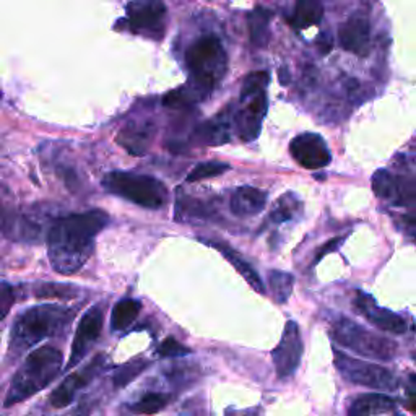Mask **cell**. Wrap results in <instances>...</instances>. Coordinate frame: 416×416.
I'll list each match as a JSON object with an SVG mask.
<instances>
[{"label": "cell", "instance_id": "obj_1", "mask_svg": "<svg viewBox=\"0 0 416 416\" xmlns=\"http://www.w3.org/2000/svg\"><path fill=\"white\" fill-rule=\"evenodd\" d=\"M108 223L109 215L98 208L55 220L48 234V256L55 272L74 275L85 266L94 251L97 236Z\"/></svg>", "mask_w": 416, "mask_h": 416}, {"label": "cell", "instance_id": "obj_2", "mask_svg": "<svg viewBox=\"0 0 416 416\" xmlns=\"http://www.w3.org/2000/svg\"><path fill=\"white\" fill-rule=\"evenodd\" d=\"M75 307L43 305L26 309L16 317L10 334L9 355L16 359L36 346L39 341L53 339L69 329L75 317Z\"/></svg>", "mask_w": 416, "mask_h": 416}, {"label": "cell", "instance_id": "obj_3", "mask_svg": "<svg viewBox=\"0 0 416 416\" xmlns=\"http://www.w3.org/2000/svg\"><path fill=\"white\" fill-rule=\"evenodd\" d=\"M62 366H64V356L54 346H41L28 353L23 364L16 369L10 382L4 407H12L46 389L58 378Z\"/></svg>", "mask_w": 416, "mask_h": 416}, {"label": "cell", "instance_id": "obj_4", "mask_svg": "<svg viewBox=\"0 0 416 416\" xmlns=\"http://www.w3.org/2000/svg\"><path fill=\"white\" fill-rule=\"evenodd\" d=\"M101 184L109 194L148 210H160L168 204L166 185L147 174L111 171Z\"/></svg>", "mask_w": 416, "mask_h": 416}, {"label": "cell", "instance_id": "obj_5", "mask_svg": "<svg viewBox=\"0 0 416 416\" xmlns=\"http://www.w3.org/2000/svg\"><path fill=\"white\" fill-rule=\"evenodd\" d=\"M226 53L217 36H204L185 50V65L190 72L189 80L210 93L226 72Z\"/></svg>", "mask_w": 416, "mask_h": 416}, {"label": "cell", "instance_id": "obj_6", "mask_svg": "<svg viewBox=\"0 0 416 416\" xmlns=\"http://www.w3.org/2000/svg\"><path fill=\"white\" fill-rule=\"evenodd\" d=\"M330 335L339 345L358 355L381 359V361H390L397 355V345L392 340L373 334L350 319L341 317L335 320Z\"/></svg>", "mask_w": 416, "mask_h": 416}, {"label": "cell", "instance_id": "obj_7", "mask_svg": "<svg viewBox=\"0 0 416 416\" xmlns=\"http://www.w3.org/2000/svg\"><path fill=\"white\" fill-rule=\"evenodd\" d=\"M334 358L336 369L348 382L378 390H393L398 385L395 376L379 364L359 361L336 348H334Z\"/></svg>", "mask_w": 416, "mask_h": 416}, {"label": "cell", "instance_id": "obj_8", "mask_svg": "<svg viewBox=\"0 0 416 416\" xmlns=\"http://www.w3.org/2000/svg\"><path fill=\"white\" fill-rule=\"evenodd\" d=\"M267 89H261V92L249 94H241V106L234 112L233 126L236 127L239 138L243 142H254L258 135H261L263 117L267 114Z\"/></svg>", "mask_w": 416, "mask_h": 416}, {"label": "cell", "instance_id": "obj_9", "mask_svg": "<svg viewBox=\"0 0 416 416\" xmlns=\"http://www.w3.org/2000/svg\"><path fill=\"white\" fill-rule=\"evenodd\" d=\"M104 302L94 305L83 314L80 322H78V329L75 332V339L72 343V350L69 361L65 364V371L75 368L80 364L92 346L99 339L101 330H103V320H104Z\"/></svg>", "mask_w": 416, "mask_h": 416}, {"label": "cell", "instance_id": "obj_10", "mask_svg": "<svg viewBox=\"0 0 416 416\" xmlns=\"http://www.w3.org/2000/svg\"><path fill=\"white\" fill-rule=\"evenodd\" d=\"M166 7L163 0H132L127 5V16L124 21L132 33L161 36L165 26Z\"/></svg>", "mask_w": 416, "mask_h": 416}, {"label": "cell", "instance_id": "obj_11", "mask_svg": "<svg viewBox=\"0 0 416 416\" xmlns=\"http://www.w3.org/2000/svg\"><path fill=\"white\" fill-rule=\"evenodd\" d=\"M302 351H305V345H302L300 325L295 320H288L280 343L272 351L275 373H277L278 379L291 378L296 373L301 364Z\"/></svg>", "mask_w": 416, "mask_h": 416}, {"label": "cell", "instance_id": "obj_12", "mask_svg": "<svg viewBox=\"0 0 416 416\" xmlns=\"http://www.w3.org/2000/svg\"><path fill=\"white\" fill-rule=\"evenodd\" d=\"M290 153L297 165L309 171L324 170L332 161L330 150L325 140L319 133L312 132L296 135L290 143Z\"/></svg>", "mask_w": 416, "mask_h": 416}, {"label": "cell", "instance_id": "obj_13", "mask_svg": "<svg viewBox=\"0 0 416 416\" xmlns=\"http://www.w3.org/2000/svg\"><path fill=\"white\" fill-rule=\"evenodd\" d=\"M106 368V356L98 355L92 363L87 364L85 368L77 371L75 374H70L69 378L60 382L59 387L50 393L49 405L54 408H65L74 402L78 390L87 387L97 376Z\"/></svg>", "mask_w": 416, "mask_h": 416}, {"label": "cell", "instance_id": "obj_14", "mask_svg": "<svg viewBox=\"0 0 416 416\" xmlns=\"http://www.w3.org/2000/svg\"><path fill=\"white\" fill-rule=\"evenodd\" d=\"M353 305H355L359 314H363V316L366 317L371 324H374L376 327L389 332V334L393 335H402L407 332V324H405V320L400 316L387 311V309L379 307L376 305L373 297L363 293V291H358Z\"/></svg>", "mask_w": 416, "mask_h": 416}, {"label": "cell", "instance_id": "obj_15", "mask_svg": "<svg viewBox=\"0 0 416 416\" xmlns=\"http://www.w3.org/2000/svg\"><path fill=\"white\" fill-rule=\"evenodd\" d=\"M340 46L359 55L366 58L371 49V26L369 21L364 16L353 15L348 18L339 30Z\"/></svg>", "mask_w": 416, "mask_h": 416}, {"label": "cell", "instance_id": "obj_16", "mask_svg": "<svg viewBox=\"0 0 416 416\" xmlns=\"http://www.w3.org/2000/svg\"><path fill=\"white\" fill-rule=\"evenodd\" d=\"M231 124H234V114L229 116L228 108L220 112L215 119L195 127L192 138L202 145H224L231 140Z\"/></svg>", "mask_w": 416, "mask_h": 416}, {"label": "cell", "instance_id": "obj_17", "mask_svg": "<svg viewBox=\"0 0 416 416\" xmlns=\"http://www.w3.org/2000/svg\"><path fill=\"white\" fill-rule=\"evenodd\" d=\"M4 234L12 241L20 243H39L43 234V226L35 218L25 213H4Z\"/></svg>", "mask_w": 416, "mask_h": 416}, {"label": "cell", "instance_id": "obj_18", "mask_svg": "<svg viewBox=\"0 0 416 416\" xmlns=\"http://www.w3.org/2000/svg\"><path fill=\"white\" fill-rule=\"evenodd\" d=\"M266 205L267 192L257 187H251V185H243V187L236 189L231 195V202H229L233 215L239 218L258 215Z\"/></svg>", "mask_w": 416, "mask_h": 416}, {"label": "cell", "instance_id": "obj_19", "mask_svg": "<svg viewBox=\"0 0 416 416\" xmlns=\"http://www.w3.org/2000/svg\"><path fill=\"white\" fill-rule=\"evenodd\" d=\"M200 241H202V243L208 244V246L215 247L218 252H221V254L226 257V261L231 263V266L236 270H238L241 275H243V278L252 286V288L257 291V293H261V295L267 293V290H266V286H263L262 278L258 277V273L256 272V268L252 267L251 263L247 262L246 258L241 256L238 251H234L231 246H228L226 243H223V241H213V239H200Z\"/></svg>", "mask_w": 416, "mask_h": 416}, {"label": "cell", "instance_id": "obj_20", "mask_svg": "<svg viewBox=\"0 0 416 416\" xmlns=\"http://www.w3.org/2000/svg\"><path fill=\"white\" fill-rule=\"evenodd\" d=\"M155 131L151 124H128L127 127H124L117 142H119L128 153L132 155H143L148 150L151 138H153Z\"/></svg>", "mask_w": 416, "mask_h": 416}, {"label": "cell", "instance_id": "obj_21", "mask_svg": "<svg viewBox=\"0 0 416 416\" xmlns=\"http://www.w3.org/2000/svg\"><path fill=\"white\" fill-rule=\"evenodd\" d=\"M174 218H176L179 223L208 220V218H212V210L210 205L205 204V202L194 199V197H190L189 194L181 192V189H177Z\"/></svg>", "mask_w": 416, "mask_h": 416}, {"label": "cell", "instance_id": "obj_22", "mask_svg": "<svg viewBox=\"0 0 416 416\" xmlns=\"http://www.w3.org/2000/svg\"><path fill=\"white\" fill-rule=\"evenodd\" d=\"M395 412V400L384 393H364L358 397L350 407V415L364 416V415H384Z\"/></svg>", "mask_w": 416, "mask_h": 416}, {"label": "cell", "instance_id": "obj_23", "mask_svg": "<svg viewBox=\"0 0 416 416\" xmlns=\"http://www.w3.org/2000/svg\"><path fill=\"white\" fill-rule=\"evenodd\" d=\"M302 213V202L293 192H286L275 202L272 212L268 213L266 224H283L296 220Z\"/></svg>", "mask_w": 416, "mask_h": 416}, {"label": "cell", "instance_id": "obj_24", "mask_svg": "<svg viewBox=\"0 0 416 416\" xmlns=\"http://www.w3.org/2000/svg\"><path fill=\"white\" fill-rule=\"evenodd\" d=\"M324 16V7L319 0H296L295 13L288 18V23L296 30L319 25Z\"/></svg>", "mask_w": 416, "mask_h": 416}, {"label": "cell", "instance_id": "obj_25", "mask_svg": "<svg viewBox=\"0 0 416 416\" xmlns=\"http://www.w3.org/2000/svg\"><path fill=\"white\" fill-rule=\"evenodd\" d=\"M270 18H272V12L263 7H257L247 15L251 41L257 48H266L270 41Z\"/></svg>", "mask_w": 416, "mask_h": 416}, {"label": "cell", "instance_id": "obj_26", "mask_svg": "<svg viewBox=\"0 0 416 416\" xmlns=\"http://www.w3.org/2000/svg\"><path fill=\"white\" fill-rule=\"evenodd\" d=\"M140 309H142L140 301L132 300V297H124V300L117 302L114 309H112L111 330L119 332L131 327L135 322V319L138 317Z\"/></svg>", "mask_w": 416, "mask_h": 416}, {"label": "cell", "instance_id": "obj_27", "mask_svg": "<svg viewBox=\"0 0 416 416\" xmlns=\"http://www.w3.org/2000/svg\"><path fill=\"white\" fill-rule=\"evenodd\" d=\"M268 286L272 291L273 300L278 305L288 301V297L293 293L295 286V277L288 272H280V270H272L268 272Z\"/></svg>", "mask_w": 416, "mask_h": 416}, {"label": "cell", "instance_id": "obj_28", "mask_svg": "<svg viewBox=\"0 0 416 416\" xmlns=\"http://www.w3.org/2000/svg\"><path fill=\"white\" fill-rule=\"evenodd\" d=\"M148 366H150L148 359L133 358L126 364H122V366L116 371L114 376H112V384H114L116 389H122V387L128 385L132 381L137 379Z\"/></svg>", "mask_w": 416, "mask_h": 416}, {"label": "cell", "instance_id": "obj_29", "mask_svg": "<svg viewBox=\"0 0 416 416\" xmlns=\"http://www.w3.org/2000/svg\"><path fill=\"white\" fill-rule=\"evenodd\" d=\"M170 395H166V393H147V395H143L142 398L137 403H133L131 410L133 413H138V415H155L161 412L163 408L166 407L168 403H170Z\"/></svg>", "mask_w": 416, "mask_h": 416}, {"label": "cell", "instance_id": "obj_30", "mask_svg": "<svg viewBox=\"0 0 416 416\" xmlns=\"http://www.w3.org/2000/svg\"><path fill=\"white\" fill-rule=\"evenodd\" d=\"M78 295H80V290L75 288L74 285L46 283L36 290V296L44 297V300H75Z\"/></svg>", "mask_w": 416, "mask_h": 416}, {"label": "cell", "instance_id": "obj_31", "mask_svg": "<svg viewBox=\"0 0 416 416\" xmlns=\"http://www.w3.org/2000/svg\"><path fill=\"white\" fill-rule=\"evenodd\" d=\"M228 170H229V165H226V163H221V161L200 163V165H197L194 170L187 174L185 181L199 182V181H204V179H208V177L220 176V174L226 173Z\"/></svg>", "mask_w": 416, "mask_h": 416}, {"label": "cell", "instance_id": "obj_32", "mask_svg": "<svg viewBox=\"0 0 416 416\" xmlns=\"http://www.w3.org/2000/svg\"><path fill=\"white\" fill-rule=\"evenodd\" d=\"M373 190L379 199L392 200L395 194V176H392L387 170L376 171L373 176Z\"/></svg>", "mask_w": 416, "mask_h": 416}, {"label": "cell", "instance_id": "obj_33", "mask_svg": "<svg viewBox=\"0 0 416 416\" xmlns=\"http://www.w3.org/2000/svg\"><path fill=\"white\" fill-rule=\"evenodd\" d=\"M156 353H158V356L161 358H179L189 355L190 350L187 346H184L182 343H179L176 339H173V336H168V339L163 340L160 343V346L156 348Z\"/></svg>", "mask_w": 416, "mask_h": 416}, {"label": "cell", "instance_id": "obj_34", "mask_svg": "<svg viewBox=\"0 0 416 416\" xmlns=\"http://www.w3.org/2000/svg\"><path fill=\"white\" fill-rule=\"evenodd\" d=\"M0 307H2V317H5L10 311V307L13 306V301H15V296H13V290L12 286L9 283H2V295H0Z\"/></svg>", "mask_w": 416, "mask_h": 416}, {"label": "cell", "instance_id": "obj_35", "mask_svg": "<svg viewBox=\"0 0 416 416\" xmlns=\"http://www.w3.org/2000/svg\"><path fill=\"white\" fill-rule=\"evenodd\" d=\"M408 403L407 408L412 413H416V374H412L408 379V389H407Z\"/></svg>", "mask_w": 416, "mask_h": 416}, {"label": "cell", "instance_id": "obj_36", "mask_svg": "<svg viewBox=\"0 0 416 416\" xmlns=\"http://www.w3.org/2000/svg\"><path fill=\"white\" fill-rule=\"evenodd\" d=\"M343 241H345V238H334L332 241H329L327 244H324V246H322V249H320V251H319V254L316 256V262H319L320 258H322L324 256H327L329 252L335 251L336 247H339V246L343 243Z\"/></svg>", "mask_w": 416, "mask_h": 416}, {"label": "cell", "instance_id": "obj_37", "mask_svg": "<svg viewBox=\"0 0 416 416\" xmlns=\"http://www.w3.org/2000/svg\"><path fill=\"white\" fill-rule=\"evenodd\" d=\"M332 48H334V41H332V38H330V35H327V33H325V35H320L317 38V49H319L320 54L322 55L329 54Z\"/></svg>", "mask_w": 416, "mask_h": 416}, {"label": "cell", "instance_id": "obj_38", "mask_svg": "<svg viewBox=\"0 0 416 416\" xmlns=\"http://www.w3.org/2000/svg\"><path fill=\"white\" fill-rule=\"evenodd\" d=\"M403 221H405V224H407L408 233L416 236V218H413V217H403Z\"/></svg>", "mask_w": 416, "mask_h": 416}]
</instances>
